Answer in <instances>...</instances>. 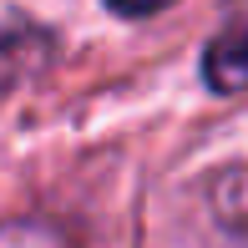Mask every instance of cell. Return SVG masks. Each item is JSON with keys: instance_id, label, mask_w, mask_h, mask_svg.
<instances>
[{"instance_id": "obj_2", "label": "cell", "mask_w": 248, "mask_h": 248, "mask_svg": "<svg viewBox=\"0 0 248 248\" xmlns=\"http://www.w3.org/2000/svg\"><path fill=\"white\" fill-rule=\"evenodd\" d=\"M202 81L213 96H238L248 92V16L223 26L218 36L202 46Z\"/></svg>"}, {"instance_id": "obj_4", "label": "cell", "mask_w": 248, "mask_h": 248, "mask_svg": "<svg viewBox=\"0 0 248 248\" xmlns=\"http://www.w3.org/2000/svg\"><path fill=\"white\" fill-rule=\"evenodd\" d=\"M101 5H107L111 16H122V20H147L157 10H167L172 0H101Z\"/></svg>"}, {"instance_id": "obj_3", "label": "cell", "mask_w": 248, "mask_h": 248, "mask_svg": "<svg viewBox=\"0 0 248 248\" xmlns=\"http://www.w3.org/2000/svg\"><path fill=\"white\" fill-rule=\"evenodd\" d=\"M0 248H71L41 218H0Z\"/></svg>"}, {"instance_id": "obj_1", "label": "cell", "mask_w": 248, "mask_h": 248, "mask_svg": "<svg viewBox=\"0 0 248 248\" xmlns=\"http://www.w3.org/2000/svg\"><path fill=\"white\" fill-rule=\"evenodd\" d=\"M51 56H56L51 31H41L26 16H5L0 20V101L16 96L26 81H36L51 66Z\"/></svg>"}]
</instances>
